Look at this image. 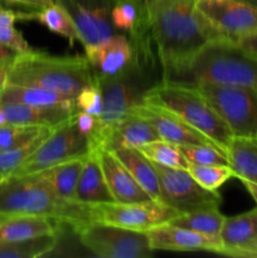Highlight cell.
<instances>
[{
    "label": "cell",
    "instance_id": "7dc6e473",
    "mask_svg": "<svg viewBox=\"0 0 257 258\" xmlns=\"http://www.w3.org/2000/svg\"><path fill=\"white\" fill-rule=\"evenodd\" d=\"M0 88H2V87H0Z\"/></svg>",
    "mask_w": 257,
    "mask_h": 258
},
{
    "label": "cell",
    "instance_id": "8d00e7d4",
    "mask_svg": "<svg viewBox=\"0 0 257 258\" xmlns=\"http://www.w3.org/2000/svg\"><path fill=\"white\" fill-rule=\"evenodd\" d=\"M75 121L76 125H77L78 131H80L82 135L87 136V138H92L95 135L96 130H97L98 126V118L96 116L90 115L87 112H83V111H77L75 113Z\"/></svg>",
    "mask_w": 257,
    "mask_h": 258
},
{
    "label": "cell",
    "instance_id": "f1b7e54d",
    "mask_svg": "<svg viewBox=\"0 0 257 258\" xmlns=\"http://www.w3.org/2000/svg\"><path fill=\"white\" fill-rule=\"evenodd\" d=\"M57 234H45L24 241H0V258H37L47 256L57 244Z\"/></svg>",
    "mask_w": 257,
    "mask_h": 258
},
{
    "label": "cell",
    "instance_id": "ffe728a7",
    "mask_svg": "<svg viewBox=\"0 0 257 258\" xmlns=\"http://www.w3.org/2000/svg\"><path fill=\"white\" fill-rule=\"evenodd\" d=\"M0 103H23L47 108H65L77 112L76 97L52 90L5 83L0 88Z\"/></svg>",
    "mask_w": 257,
    "mask_h": 258
},
{
    "label": "cell",
    "instance_id": "ac0fdd59",
    "mask_svg": "<svg viewBox=\"0 0 257 258\" xmlns=\"http://www.w3.org/2000/svg\"><path fill=\"white\" fill-rule=\"evenodd\" d=\"M219 238L223 246L222 254L246 257L257 239V208L233 217H226Z\"/></svg>",
    "mask_w": 257,
    "mask_h": 258
},
{
    "label": "cell",
    "instance_id": "e0dca14e",
    "mask_svg": "<svg viewBox=\"0 0 257 258\" xmlns=\"http://www.w3.org/2000/svg\"><path fill=\"white\" fill-rule=\"evenodd\" d=\"M95 150L97 151L98 160L113 202L128 204L153 201L151 197L141 188L140 184L134 179L125 165L113 155L112 151L105 149H95Z\"/></svg>",
    "mask_w": 257,
    "mask_h": 258
},
{
    "label": "cell",
    "instance_id": "d590c367",
    "mask_svg": "<svg viewBox=\"0 0 257 258\" xmlns=\"http://www.w3.org/2000/svg\"><path fill=\"white\" fill-rule=\"evenodd\" d=\"M76 107L78 111H83L98 118L102 111V92L97 82L86 86L78 92L76 96Z\"/></svg>",
    "mask_w": 257,
    "mask_h": 258
},
{
    "label": "cell",
    "instance_id": "7c38bea8",
    "mask_svg": "<svg viewBox=\"0 0 257 258\" xmlns=\"http://www.w3.org/2000/svg\"><path fill=\"white\" fill-rule=\"evenodd\" d=\"M196 7L224 39L257 32V8L243 0H196Z\"/></svg>",
    "mask_w": 257,
    "mask_h": 258
},
{
    "label": "cell",
    "instance_id": "7402d4cb",
    "mask_svg": "<svg viewBox=\"0 0 257 258\" xmlns=\"http://www.w3.org/2000/svg\"><path fill=\"white\" fill-rule=\"evenodd\" d=\"M59 222L40 216L14 214L0 221V241H24L45 234H57Z\"/></svg>",
    "mask_w": 257,
    "mask_h": 258
},
{
    "label": "cell",
    "instance_id": "f35d334b",
    "mask_svg": "<svg viewBox=\"0 0 257 258\" xmlns=\"http://www.w3.org/2000/svg\"><path fill=\"white\" fill-rule=\"evenodd\" d=\"M18 57V53L10 48L5 47L4 44L0 43V70H7L12 66L15 58Z\"/></svg>",
    "mask_w": 257,
    "mask_h": 258
},
{
    "label": "cell",
    "instance_id": "8992f818",
    "mask_svg": "<svg viewBox=\"0 0 257 258\" xmlns=\"http://www.w3.org/2000/svg\"><path fill=\"white\" fill-rule=\"evenodd\" d=\"M102 92V111L98 126L91 138V150L100 149L107 134L121 120L127 117L131 108L143 101L144 93L158 83L151 76L133 66L118 77L96 80Z\"/></svg>",
    "mask_w": 257,
    "mask_h": 258
},
{
    "label": "cell",
    "instance_id": "484cf974",
    "mask_svg": "<svg viewBox=\"0 0 257 258\" xmlns=\"http://www.w3.org/2000/svg\"><path fill=\"white\" fill-rule=\"evenodd\" d=\"M227 159L237 179L257 183V140L233 138L227 149Z\"/></svg>",
    "mask_w": 257,
    "mask_h": 258
},
{
    "label": "cell",
    "instance_id": "2e32d148",
    "mask_svg": "<svg viewBox=\"0 0 257 258\" xmlns=\"http://www.w3.org/2000/svg\"><path fill=\"white\" fill-rule=\"evenodd\" d=\"M148 236L154 251H207L221 254L223 251L219 236L199 233L170 223L150 229Z\"/></svg>",
    "mask_w": 257,
    "mask_h": 258
},
{
    "label": "cell",
    "instance_id": "83f0119b",
    "mask_svg": "<svg viewBox=\"0 0 257 258\" xmlns=\"http://www.w3.org/2000/svg\"><path fill=\"white\" fill-rule=\"evenodd\" d=\"M226 217L221 213L218 207L198 209V211L183 213L169 223L180 228L190 229L209 236H219Z\"/></svg>",
    "mask_w": 257,
    "mask_h": 258
},
{
    "label": "cell",
    "instance_id": "b9f144b4",
    "mask_svg": "<svg viewBox=\"0 0 257 258\" xmlns=\"http://www.w3.org/2000/svg\"><path fill=\"white\" fill-rule=\"evenodd\" d=\"M5 82H7V70H0V87H3Z\"/></svg>",
    "mask_w": 257,
    "mask_h": 258
},
{
    "label": "cell",
    "instance_id": "ba28073f",
    "mask_svg": "<svg viewBox=\"0 0 257 258\" xmlns=\"http://www.w3.org/2000/svg\"><path fill=\"white\" fill-rule=\"evenodd\" d=\"M196 86L228 125L234 138L257 140L256 90L208 83Z\"/></svg>",
    "mask_w": 257,
    "mask_h": 258
},
{
    "label": "cell",
    "instance_id": "60d3db41",
    "mask_svg": "<svg viewBox=\"0 0 257 258\" xmlns=\"http://www.w3.org/2000/svg\"><path fill=\"white\" fill-rule=\"evenodd\" d=\"M246 257H252V258H257V239L254 241V243L252 244L251 248L248 249V252L246 253Z\"/></svg>",
    "mask_w": 257,
    "mask_h": 258
},
{
    "label": "cell",
    "instance_id": "44dd1931",
    "mask_svg": "<svg viewBox=\"0 0 257 258\" xmlns=\"http://www.w3.org/2000/svg\"><path fill=\"white\" fill-rule=\"evenodd\" d=\"M158 131L145 118L128 113L107 134L100 149L113 151L120 148H136L159 140Z\"/></svg>",
    "mask_w": 257,
    "mask_h": 258
},
{
    "label": "cell",
    "instance_id": "ee69618b",
    "mask_svg": "<svg viewBox=\"0 0 257 258\" xmlns=\"http://www.w3.org/2000/svg\"><path fill=\"white\" fill-rule=\"evenodd\" d=\"M5 176H7V175H3V174H0V181H2V180H3V179H4V178H5Z\"/></svg>",
    "mask_w": 257,
    "mask_h": 258
},
{
    "label": "cell",
    "instance_id": "5bb4252c",
    "mask_svg": "<svg viewBox=\"0 0 257 258\" xmlns=\"http://www.w3.org/2000/svg\"><path fill=\"white\" fill-rule=\"evenodd\" d=\"M85 50L96 80L118 77L131 70L135 62L133 43L123 34H113Z\"/></svg>",
    "mask_w": 257,
    "mask_h": 258
},
{
    "label": "cell",
    "instance_id": "603a6c76",
    "mask_svg": "<svg viewBox=\"0 0 257 258\" xmlns=\"http://www.w3.org/2000/svg\"><path fill=\"white\" fill-rule=\"evenodd\" d=\"M8 123L23 126H44L57 127L72 117L76 112L65 108H47L23 103H0Z\"/></svg>",
    "mask_w": 257,
    "mask_h": 258
},
{
    "label": "cell",
    "instance_id": "4316f807",
    "mask_svg": "<svg viewBox=\"0 0 257 258\" xmlns=\"http://www.w3.org/2000/svg\"><path fill=\"white\" fill-rule=\"evenodd\" d=\"M25 17L37 20L50 32L62 35L68 40L70 47H73L76 40H80V34L72 18L68 14L67 10L60 7L58 3H53L40 10L28 13Z\"/></svg>",
    "mask_w": 257,
    "mask_h": 258
},
{
    "label": "cell",
    "instance_id": "9a60e30c",
    "mask_svg": "<svg viewBox=\"0 0 257 258\" xmlns=\"http://www.w3.org/2000/svg\"><path fill=\"white\" fill-rule=\"evenodd\" d=\"M131 115L145 118L158 131L161 140L169 141L175 145H213L217 146L207 136L197 131L181 118L164 108L150 105L141 101L134 106L130 111ZM218 148V146H217ZM219 149V148H218Z\"/></svg>",
    "mask_w": 257,
    "mask_h": 258
},
{
    "label": "cell",
    "instance_id": "d6986e66",
    "mask_svg": "<svg viewBox=\"0 0 257 258\" xmlns=\"http://www.w3.org/2000/svg\"><path fill=\"white\" fill-rule=\"evenodd\" d=\"M75 202L85 206H97L113 202L96 150H91L83 161L76 188Z\"/></svg>",
    "mask_w": 257,
    "mask_h": 258
},
{
    "label": "cell",
    "instance_id": "8fae6325",
    "mask_svg": "<svg viewBox=\"0 0 257 258\" xmlns=\"http://www.w3.org/2000/svg\"><path fill=\"white\" fill-rule=\"evenodd\" d=\"M160 183L161 202L180 213L219 207L221 196L199 185L184 169H173L154 164Z\"/></svg>",
    "mask_w": 257,
    "mask_h": 258
},
{
    "label": "cell",
    "instance_id": "7a4b0ae2",
    "mask_svg": "<svg viewBox=\"0 0 257 258\" xmlns=\"http://www.w3.org/2000/svg\"><path fill=\"white\" fill-rule=\"evenodd\" d=\"M0 214L40 216L71 226L90 223V206L63 201L39 173L7 175L0 181Z\"/></svg>",
    "mask_w": 257,
    "mask_h": 258
},
{
    "label": "cell",
    "instance_id": "cb8c5ba5",
    "mask_svg": "<svg viewBox=\"0 0 257 258\" xmlns=\"http://www.w3.org/2000/svg\"><path fill=\"white\" fill-rule=\"evenodd\" d=\"M112 153L130 171L141 188L151 197V199L161 202L160 183L153 161L149 160L136 148H120L113 150Z\"/></svg>",
    "mask_w": 257,
    "mask_h": 258
},
{
    "label": "cell",
    "instance_id": "4dcf8cb0",
    "mask_svg": "<svg viewBox=\"0 0 257 258\" xmlns=\"http://www.w3.org/2000/svg\"><path fill=\"white\" fill-rule=\"evenodd\" d=\"M186 171L199 185L211 191H217L227 180L236 178V173L229 165H198L189 163Z\"/></svg>",
    "mask_w": 257,
    "mask_h": 258
},
{
    "label": "cell",
    "instance_id": "d4e9b609",
    "mask_svg": "<svg viewBox=\"0 0 257 258\" xmlns=\"http://www.w3.org/2000/svg\"><path fill=\"white\" fill-rule=\"evenodd\" d=\"M86 156L70 159L67 161L40 171L42 178L47 181L52 190L63 201L75 202V193Z\"/></svg>",
    "mask_w": 257,
    "mask_h": 258
},
{
    "label": "cell",
    "instance_id": "ab89813d",
    "mask_svg": "<svg viewBox=\"0 0 257 258\" xmlns=\"http://www.w3.org/2000/svg\"><path fill=\"white\" fill-rule=\"evenodd\" d=\"M238 180L243 184V186L246 188V190L251 194V197L254 199V202L257 203V183L248 180V179H243V178H239Z\"/></svg>",
    "mask_w": 257,
    "mask_h": 258
},
{
    "label": "cell",
    "instance_id": "bcb514c9",
    "mask_svg": "<svg viewBox=\"0 0 257 258\" xmlns=\"http://www.w3.org/2000/svg\"><path fill=\"white\" fill-rule=\"evenodd\" d=\"M3 8L4 7H3V3H2V0H0V9H3Z\"/></svg>",
    "mask_w": 257,
    "mask_h": 258
},
{
    "label": "cell",
    "instance_id": "5b68a950",
    "mask_svg": "<svg viewBox=\"0 0 257 258\" xmlns=\"http://www.w3.org/2000/svg\"><path fill=\"white\" fill-rule=\"evenodd\" d=\"M175 82L236 86L257 91V58L232 40H214L194 57Z\"/></svg>",
    "mask_w": 257,
    "mask_h": 258
},
{
    "label": "cell",
    "instance_id": "277c9868",
    "mask_svg": "<svg viewBox=\"0 0 257 258\" xmlns=\"http://www.w3.org/2000/svg\"><path fill=\"white\" fill-rule=\"evenodd\" d=\"M143 102L158 106L176 115L213 141L227 155L229 143L234 138L233 134L196 85L160 81L144 93Z\"/></svg>",
    "mask_w": 257,
    "mask_h": 258
},
{
    "label": "cell",
    "instance_id": "e575fe53",
    "mask_svg": "<svg viewBox=\"0 0 257 258\" xmlns=\"http://www.w3.org/2000/svg\"><path fill=\"white\" fill-rule=\"evenodd\" d=\"M188 163L198 165H229L227 155L213 145L179 146Z\"/></svg>",
    "mask_w": 257,
    "mask_h": 258
},
{
    "label": "cell",
    "instance_id": "30bf717a",
    "mask_svg": "<svg viewBox=\"0 0 257 258\" xmlns=\"http://www.w3.org/2000/svg\"><path fill=\"white\" fill-rule=\"evenodd\" d=\"M180 213L168 204L158 201L143 203H112L90 206V221L112 224L133 231L148 232L155 227L166 224Z\"/></svg>",
    "mask_w": 257,
    "mask_h": 258
},
{
    "label": "cell",
    "instance_id": "d6a6232c",
    "mask_svg": "<svg viewBox=\"0 0 257 258\" xmlns=\"http://www.w3.org/2000/svg\"><path fill=\"white\" fill-rule=\"evenodd\" d=\"M19 18V13L3 8L0 9V43L5 47L15 50L18 54L32 50L29 43L24 39L22 32L15 28V20Z\"/></svg>",
    "mask_w": 257,
    "mask_h": 258
},
{
    "label": "cell",
    "instance_id": "6da1fadb",
    "mask_svg": "<svg viewBox=\"0 0 257 258\" xmlns=\"http://www.w3.org/2000/svg\"><path fill=\"white\" fill-rule=\"evenodd\" d=\"M150 34L163 80L175 81L197 54L224 39L199 13L196 0H145Z\"/></svg>",
    "mask_w": 257,
    "mask_h": 258
},
{
    "label": "cell",
    "instance_id": "836d02e7",
    "mask_svg": "<svg viewBox=\"0 0 257 258\" xmlns=\"http://www.w3.org/2000/svg\"><path fill=\"white\" fill-rule=\"evenodd\" d=\"M45 128L47 127L44 126H23L12 123L0 126V151L23 145L40 135Z\"/></svg>",
    "mask_w": 257,
    "mask_h": 258
},
{
    "label": "cell",
    "instance_id": "52a82bcc",
    "mask_svg": "<svg viewBox=\"0 0 257 258\" xmlns=\"http://www.w3.org/2000/svg\"><path fill=\"white\" fill-rule=\"evenodd\" d=\"M80 242L96 257L145 258L153 256L148 232L90 222L76 229Z\"/></svg>",
    "mask_w": 257,
    "mask_h": 258
},
{
    "label": "cell",
    "instance_id": "f546056e",
    "mask_svg": "<svg viewBox=\"0 0 257 258\" xmlns=\"http://www.w3.org/2000/svg\"><path fill=\"white\" fill-rule=\"evenodd\" d=\"M139 150L149 160L153 161L154 164H158V165L173 169H184V170H186L189 165L188 160L185 159L184 154L181 153L179 145L161 140V139L140 146Z\"/></svg>",
    "mask_w": 257,
    "mask_h": 258
},
{
    "label": "cell",
    "instance_id": "1f68e13d",
    "mask_svg": "<svg viewBox=\"0 0 257 258\" xmlns=\"http://www.w3.org/2000/svg\"><path fill=\"white\" fill-rule=\"evenodd\" d=\"M54 127H47L40 135L34 138L33 140L17 146V148L8 149V150L0 151V174L3 175H10L14 170H17L23 163L28 159V156L49 136Z\"/></svg>",
    "mask_w": 257,
    "mask_h": 258
},
{
    "label": "cell",
    "instance_id": "9c48e42d",
    "mask_svg": "<svg viewBox=\"0 0 257 258\" xmlns=\"http://www.w3.org/2000/svg\"><path fill=\"white\" fill-rule=\"evenodd\" d=\"M90 151V138L78 131L73 115L67 121L53 128L49 136L10 175L40 173L70 159L86 156Z\"/></svg>",
    "mask_w": 257,
    "mask_h": 258
},
{
    "label": "cell",
    "instance_id": "7bdbcfd3",
    "mask_svg": "<svg viewBox=\"0 0 257 258\" xmlns=\"http://www.w3.org/2000/svg\"><path fill=\"white\" fill-rule=\"evenodd\" d=\"M243 2L248 3V4L253 5V7H256V8H257V0H243Z\"/></svg>",
    "mask_w": 257,
    "mask_h": 258
},
{
    "label": "cell",
    "instance_id": "74e56055",
    "mask_svg": "<svg viewBox=\"0 0 257 258\" xmlns=\"http://www.w3.org/2000/svg\"><path fill=\"white\" fill-rule=\"evenodd\" d=\"M234 43H236L242 50L248 53L252 57L257 58V32L243 35V37L238 38Z\"/></svg>",
    "mask_w": 257,
    "mask_h": 258
},
{
    "label": "cell",
    "instance_id": "3957f363",
    "mask_svg": "<svg viewBox=\"0 0 257 258\" xmlns=\"http://www.w3.org/2000/svg\"><path fill=\"white\" fill-rule=\"evenodd\" d=\"M95 82L86 55H53L32 49L18 54L8 68L5 83L45 88L76 97L83 87Z\"/></svg>",
    "mask_w": 257,
    "mask_h": 258
},
{
    "label": "cell",
    "instance_id": "f6af8a7d",
    "mask_svg": "<svg viewBox=\"0 0 257 258\" xmlns=\"http://www.w3.org/2000/svg\"><path fill=\"white\" fill-rule=\"evenodd\" d=\"M4 217H5V216H4V214H0V221H2V219H3V218H4Z\"/></svg>",
    "mask_w": 257,
    "mask_h": 258
},
{
    "label": "cell",
    "instance_id": "4fadbf2b",
    "mask_svg": "<svg viewBox=\"0 0 257 258\" xmlns=\"http://www.w3.org/2000/svg\"><path fill=\"white\" fill-rule=\"evenodd\" d=\"M72 18L83 47L96 45L112 37L111 10L116 0H55Z\"/></svg>",
    "mask_w": 257,
    "mask_h": 258
}]
</instances>
